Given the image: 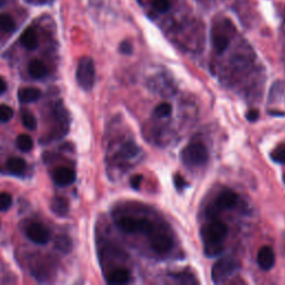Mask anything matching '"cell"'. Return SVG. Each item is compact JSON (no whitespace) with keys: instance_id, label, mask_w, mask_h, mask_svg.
I'll return each mask as SVG.
<instances>
[{"instance_id":"6da1fadb","label":"cell","mask_w":285,"mask_h":285,"mask_svg":"<svg viewBox=\"0 0 285 285\" xmlns=\"http://www.w3.org/2000/svg\"><path fill=\"white\" fill-rule=\"evenodd\" d=\"M200 236L205 247V254L210 258L218 256L223 251V242L227 236V226L219 220H213L202 227Z\"/></svg>"},{"instance_id":"7a4b0ae2","label":"cell","mask_w":285,"mask_h":285,"mask_svg":"<svg viewBox=\"0 0 285 285\" xmlns=\"http://www.w3.org/2000/svg\"><path fill=\"white\" fill-rule=\"evenodd\" d=\"M180 157L186 166H200L207 162L210 154L203 143H191L180 153Z\"/></svg>"},{"instance_id":"3957f363","label":"cell","mask_w":285,"mask_h":285,"mask_svg":"<svg viewBox=\"0 0 285 285\" xmlns=\"http://www.w3.org/2000/svg\"><path fill=\"white\" fill-rule=\"evenodd\" d=\"M76 79L78 85L84 90L89 91L93 89L96 79V71L93 59L89 57H83L79 60L77 70H76Z\"/></svg>"},{"instance_id":"277c9868","label":"cell","mask_w":285,"mask_h":285,"mask_svg":"<svg viewBox=\"0 0 285 285\" xmlns=\"http://www.w3.org/2000/svg\"><path fill=\"white\" fill-rule=\"evenodd\" d=\"M239 264L235 259L223 258L219 260L212 267V280L213 282L219 284L227 280L232 274L238 270Z\"/></svg>"},{"instance_id":"5b68a950","label":"cell","mask_w":285,"mask_h":285,"mask_svg":"<svg viewBox=\"0 0 285 285\" xmlns=\"http://www.w3.org/2000/svg\"><path fill=\"white\" fill-rule=\"evenodd\" d=\"M150 244L152 250L157 254H166L171 251L173 246V241L171 236L163 232H152L150 235Z\"/></svg>"},{"instance_id":"8992f818","label":"cell","mask_w":285,"mask_h":285,"mask_svg":"<svg viewBox=\"0 0 285 285\" xmlns=\"http://www.w3.org/2000/svg\"><path fill=\"white\" fill-rule=\"evenodd\" d=\"M27 238L29 239L31 242L39 245H45L50 240V232L46 226H44L43 224L34 223L31 225L28 226L26 230Z\"/></svg>"},{"instance_id":"52a82bcc","label":"cell","mask_w":285,"mask_h":285,"mask_svg":"<svg viewBox=\"0 0 285 285\" xmlns=\"http://www.w3.org/2000/svg\"><path fill=\"white\" fill-rule=\"evenodd\" d=\"M238 194L235 192H233L231 190H224L219 194L218 197H216L214 204V206L216 210H231V208L234 207L236 205V202H238Z\"/></svg>"},{"instance_id":"ba28073f","label":"cell","mask_w":285,"mask_h":285,"mask_svg":"<svg viewBox=\"0 0 285 285\" xmlns=\"http://www.w3.org/2000/svg\"><path fill=\"white\" fill-rule=\"evenodd\" d=\"M54 182L58 186L66 187L69 186L76 180V173L75 171L70 170L68 167H58L54 172Z\"/></svg>"},{"instance_id":"9c48e42d","label":"cell","mask_w":285,"mask_h":285,"mask_svg":"<svg viewBox=\"0 0 285 285\" xmlns=\"http://www.w3.org/2000/svg\"><path fill=\"white\" fill-rule=\"evenodd\" d=\"M258 264L263 271H270L274 266L275 254L270 246H263L259 251Z\"/></svg>"},{"instance_id":"30bf717a","label":"cell","mask_w":285,"mask_h":285,"mask_svg":"<svg viewBox=\"0 0 285 285\" xmlns=\"http://www.w3.org/2000/svg\"><path fill=\"white\" fill-rule=\"evenodd\" d=\"M42 97V90L36 87H23L18 91V99L23 104L34 103Z\"/></svg>"},{"instance_id":"8fae6325","label":"cell","mask_w":285,"mask_h":285,"mask_svg":"<svg viewBox=\"0 0 285 285\" xmlns=\"http://www.w3.org/2000/svg\"><path fill=\"white\" fill-rule=\"evenodd\" d=\"M20 43L22 45L29 50H34L38 46V37L37 33L34 28H27L23 30V33L20 36Z\"/></svg>"},{"instance_id":"7c38bea8","label":"cell","mask_w":285,"mask_h":285,"mask_svg":"<svg viewBox=\"0 0 285 285\" xmlns=\"http://www.w3.org/2000/svg\"><path fill=\"white\" fill-rule=\"evenodd\" d=\"M117 226L120 231L127 234H134V233H138L139 228V219L135 218H122L117 222Z\"/></svg>"},{"instance_id":"4fadbf2b","label":"cell","mask_w":285,"mask_h":285,"mask_svg":"<svg viewBox=\"0 0 285 285\" xmlns=\"http://www.w3.org/2000/svg\"><path fill=\"white\" fill-rule=\"evenodd\" d=\"M51 211H53L56 215L64 218L69 212V202L68 199L63 197V196H56L54 197L53 202H51Z\"/></svg>"},{"instance_id":"5bb4252c","label":"cell","mask_w":285,"mask_h":285,"mask_svg":"<svg viewBox=\"0 0 285 285\" xmlns=\"http://www.w3.org/2000/svg\"><path fill=\"white\" fill-rule=\"evenodd\" d=\"M28 73L35 79H43L47 75V68L43 62H40L38 59H34L28 65Z\"/></svg>"},{"instance_id":"9a60e30c","label":"cell","mask_w":285,"mask_h":285,"mask_svg":"<svg viewBox=\"0 0 285 285\" xmlns=\"http://www.w3.org/2000/svg\"><path fill=\"white\" fill-rule=\"evenodd\" d=\"M130 272L127 270H124V268H118V270H115L108 275L107 282L110 284H125L130 281Z\"/></svg>"},{"instance_id":"2e32d148","label":"cell","mask_w":285,"mask_h":285,"mask_svg":"<svg viewBox=\"0 0 285 285\" xmlns=\"http://www.w3.org/2000/svg\"><path fill=\"white\" fill-rule=\"evenodd\" d=\"M26 162L20 157H10L7 160V168L11 174L22 175L26 171Z\"/></svg>"},{"instance_id":"e0dca14e","label":"cell","mask_w":285,"mask_h":285,"mask_svg":"<svg viewBox=\"0 0 285 285\" xmlns=\"http://www.w3.org/2000/svg\"><path fill=\"white\" fill-rule=\"evenodd\" d=\"M55 246L58 251H60L64 254H68L73 250V242L69 236L67 235H58L55 239Z\"/></svg>"},{"instance_id":"ac0fdd59","label":"cell","mask_w":285,"mask_h":285,"mask_svg":"<svg viewBox=\"0 0 285 285\" xmlns=\"http://www.w3.org/2000/svg\"><path fill=\"white\" fill-rule=\"evenodd\" d=\"M16 145H17V147L22 152L27 153V152H30L31 150H33L34 140L29 135L22 134V135L18 136L17 139H16Z\"/></svg>"},{"instance_id":"d6986e66","label":"cell","mask_w":285,"mask_h":285,"mask_svg":"<svg viewBox=\"0 0 285 285\" xmlns=\"http://www.w3.org/2000/svg\"><path fill=\"white\" fill-rule=\"evenodd\" d=\"M0 29L8 34L14 33L16 30V22L10 15L7 14L0 15Z\"/></svg>"},{"instance_id":"ffe728a7","label":"cell","mask_w":285,"mask_h":285,"mask_svg":"<svg viewBox=\"0 0 285 285\" xmlns=\"http://www.w3.org/2000/svg\"><path fill=\"white\" fill-rule=\"evenodd\" d=\"M213 45L219 54H223L230 45V39L224 35H215L213 37Z\"/></svg>"},{"instance_id":"44dd1931","label":"cell","mask_w":285,"mask_h":285,"mask_svg":"<svg viewBox=\"0 0 285 285\" xmlns=\"http://www.w3.org/2000/svg\"><path fill=\"white\" fill-rule=\"evenodd\" d=\"M22 120L23 126L29 131H35L37 128V120H36L34 114L30 110H23L22 111Z\"/></svg>"},{"instance_id":"7402d4cb","label":"cell","mask_w":285,"mask_h":285,"mask_svg":"<svg viewBox=\"0 0 285 285\" xmlns=\"http://www.w3.org/2000/svg\"><path fill=\"white\" fill-rule=\"evenodd\" d=\"M154 114L157 116V117H167L172 114V105L168 103H162L155 107Z\"/></svg>"},{"instance_id":"603a6c76","label":"cell","mask_w":285,"mask_h":285,"mask_svg":"<svg viewBox=\"0 0 285 285\" xmlns=\"http://www.w3.org/2000/svg\"><path fill=\"white\" fill-rule=\"evenodd\" d=\"M13 117H14L13 108L6 105V104H1V105H0V122L8 123Z\"/></svg>"},{"instance_id":"cb8c5ba5","label":"cell","mask_w":285,"mask_h":285,"mask_svg":"<svg viewBox=\"0 0 285 285\" xmlns=\"http://www.w3.org/2000/svg\"><path fill=\"white\" fill-rule=\"evenodd\" d=\"M13 204V196L9 193H0V212H6L11 207Z\"/></svg>"},{"instance_id":"d4e9b609","label":"cell","mask_w":285,"mask_h":285,"mask_svg":"<svg viewBox=\"0 0 285 285\" xmlns=\"http://www.w3.org/2000/svg\"><path fill=\"white\" fill-rule=\"evenodd\" d=\"M271 157L276 163L285 164V144H283V145H280L279 147H276L275 150L272 152Z\"/></svg>"},{"instance_id":"484cf974","label":"cell","mask_w":285,"mask_h":285,"mask_svg":"<svg viewBox=\"0 0 285 285\" xmlns=\"http://www.w3.org/2000/svg\"><path fill=\"white\" fill-rule=\"evenodd\" d=\"M138 147L135 145L133 142H128L122 147V155L125 157H133V156L137 155Z\"/></svg>"},{"instance_id":"4316f807","label":"cell","mask_w":285,"mask_h":285,"mask_svg":"<svg viewBox=\"0 0 285 285\" xmlns=\"http://www.w3.org/2000/svg\"><path fill=\"white\" fill-rule=\"evenodd\" d=\"M153 7H154L158 13H166V11L170 10L171 2L170 0H154V1H153Z\"/></svg>"},{"instance_id":"83f0119b","label":"cell","mask_w":285,"mask_h":285,"mask_svg":"<svg viewBox=\"0 0 285 285\" xmlns=\"http://www.w3.org/2000/svg\"><path fill=\"white\" fill-rule=\"evenodd\" d=\"M119 51L124 55H131L132 53H133V45H132L130 42L125 40V42H123L122 44H120Z\"/></svg>"},{"instance_id":"f1b7e54d","label":"cell","mask_w":285,"mask_h":285,"mask_svg":"<svg viewBox=\"0 0 285 285\" xmlns=\"http://www.w3.org/2000/svg\"><path fill=\"white\" fill-rule=\"evenodd\" d=\"M142 182H143V175H134L133 177L131 178V186L133 187L134 190H139Z\"/></svg>"},{"instance_id":"f546056e","label":"cell","mask_w":285,"mask_h":285,"mask_svg":"<svg viewBox=\"0 0 285 285\" xmlns=\"http://www.w3.org/2000/svg\"><path fill=\"white\" fill-rule=\"evenodd\" d=\"M174 183H175V186L178 188V190H182V188L184 187H186L188 184L186 183V180L184 179L182 176H179V175H176L175 176V178H174Z\"/></svg>"},{"instance_id":"4dcf8cb0","label":"cell","mask_w":285,"mask_h":285,"mask_svg":"<svg viewBox=\"0 0 285 285\" xmlns=\"http://www.w3.org/2000/svg\"><path fill=\"white\" fill-rule=\"evenodd\" d=\"M259 115L260 113L258 110H251L246 113V118L247 120H250V122H255V120L259 118Z\"/></svg>"},{"instance_id":"1f68e13d","label":"cell","mask_w":285,"mask_h":285,"mask_svg":"<svg viewBox=\"0 0 285 285\" xmlns=\"http://www.w3.org/2000/svg\"><path fill=\"white\" fill-rule=\"evenodd\" d=\"M25 1L33 3V5H37V6H42V5H47V3L53 2V0H25Z\"/></svg>"},{"instance_id":"d6a6232c","label":"cell","mask_w":285,"mask_h":285,"mask_svg":"<svg viewBox=\"0 0 285 285\" xmlns=\"http://www.w3.org/2000/svg\"><path fill=\"white\" fill-rule=\"evenodd\" d=\"M7 91V83L2 77H0V95L5 94Z\"/></svg>"},{"instance_id":"836d02e7","label":"cell","mask_w":285,"mask_h":285,"mask_svg":"<svg viewBox=\"0 0 285 285\" xmlns=\"http://www.w3.org/2000/svg\"><path fill=\"white\" fill-rule=\"evenodd\" d=\"M5 2H6V0H0V7H2L3 5H5Z\"/></svg>"},{"instance_id":"e575fe53","label":"cell","mask_w":285,"mask_h":285,"mask_svg":"<svg viewBox=\"0 0 285 285\" xmlns=\"http://www.w3.org/2000/svg\"><path fill=\"white\" fill-rule=\"evenodd\" d=\"M284 182H285V175H284Z\"/></svg>"},{"instance_id":"d590c367","label":"cell","mask_w":285,"mask_h":285,"mask_svg":"<svg viewBox=\"0 0 285 285\" xmlns=\"http://www.w3.org/2000/svg\"><path fill=\"white\" fill-rule=\"evenodd\" d=\"M0 226H1V224H0Z\"/></svg>"}]
</instances>
